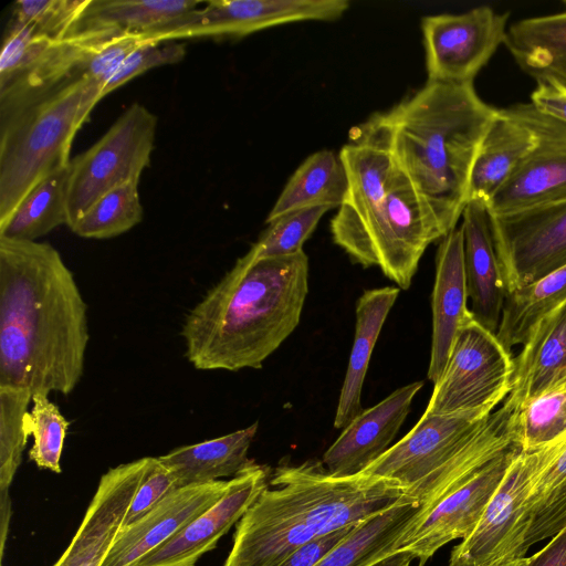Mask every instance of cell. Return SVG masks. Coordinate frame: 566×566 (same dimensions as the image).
Segmentation results:
<instances>
[{
  "label": "cell",
  "instance_id": "6",
  "mask_svg": "<svg viewBox=\"0 0 566 566\" xmlns=\"http://www.w3.org/2000/svg\"><path fill=\"white\" fill-rule=\"evenodd\" d=\"M102 90L96 80L73 77L0 111V226L36 184L69 167L74 137Z\"/></svg>",
  "mask_w": 566,
  "mask_h": 566
},
{
  "label": "cell",
  "instance_id": "1",
  "mask_svg": "<svg viewBox=\"0 0 566 566\" xmlns=\"http://www.w3.org/2000/svg\"><path fill=\"white\" fill-rule=\"evenodd\" d=\"M88 339L87 304L59 251L0 237V386L71 394Z\"/></svg>",
  "mask_w": 566,
  "mask_h": 566
},
{
  "label": "cell",
  "instance_id": "13",
  "mask_svg": "<svg viewBox=\"0 0 566 566\" xmlns=\"http://www.w3.org/2000/svg\"><path fill=\"white\" fill-rule=\"evenodd\" d=\"M510 12L497 13L489 6L463 13H442L421 21L429 82L473 83L507 33Z\"/></svg>",
  "mask_w": 566,
  "mask_h": 566
},
{
  "label": "cell",
  "instance_id": "37",
  "mask_svg": "<svg viewBox=\"0 0 566 566\" xmlns=\"http://www.w3.org/2000/svg\"><path fill=\"white\" fill-rule=\"evenodd\" d=\"M328 207H314L286 213L271 222L250 252L256 258H279L303 252V244Z\"/></svg>",
  "mask_w": 566,
  "mask_h": 566
},
{
  "label": "cell",
  "instance_id": "35",
  "mask_svg": "<svg viewBox=\"0 0 566 566\" xmlns=\"http://www.w3.org/2000/svg\"><path fill=\"white\" fill-rule=\"evenodd\" d=\"M515 442L523 451L538 449L566 432V382L530 399L514 411Z\"/></svg>",
  "mask_w": 566,
  "mask_h": 566
},
{
  "label": "cell",
  "instance_id": "47",
  "mask_svg": "<svg viewBox=\"0 0 566 566\" xmlns=\"http://www.w3.org/2000/svg\"><path fill=\"white\" fill-rule=\"evenodd\" d=\"M527 566H566V527L533 554Z\"/></svg>",
  "mask_w": 566,
  "mask_h": 566
},
{
  "label": "cell",
  "instance_id": "36",
  "mask_svg": "<svg viewBox=\"0 0 566 566\" xmlns=\"http://www.w3.org/2000/svg\"><path fill=\"white\" fill-rule=\"evenodd\" d=\"M70 421L48 395L32 396V408L27 416V430L33 443L29 458L38 468L60 473L61 457Z\"/></svg>",
  "mask_w": 566,
  "mask_h": 566
},
{
  "label": "cell",
  "instance_id": "23",
  "mask_svg": "<svg viewBox=\"0 0 566 566\" xmlns=\"http://www.w3.org/2000/svg\"><path fill=\"white\" fill-rule=\"evenodd\" d=\"M566 382V302L545 315L514 357L511 391L514 410L546 390Z\"/></svg>",
  "mask_w": 566,
  "mask_h": 566
},
{
  "label": "cell",
  "instance_id": "9",
  "mask_svg": "<svg viewBox=\"0 0 566 566\" xmlns=\"http://www.w3.org/2000/svg\"><path fill=\"white\" fill-rule=\"evenodd\" d=\"M157 117L133 103L90 148L71 159L67 182V226L99 197L128 182H139L150 165Z\"/></svg>",
  "mask_w": 566,
  "mask_h": 566
},
{
  "label": "cell",
  "instance_id": "25",
  "mask_svg": "<svg viewBox=\"0 0 566 566\" xmlns=\"http://www.w3.org/2000/svg\"><path fill=\"white\" fill-rule=\"evenodd\" d=\"M564 10L515 21L504 45L518 67L536 82L553 80L566 86V0Z\"/></svg>",
  "mask_w": 566,
  "mask_h": 566
},
{
  "label": "cell",
  "instance_id": "44",
  "mask_svg": "<svg viewBox=\"0 0 566 566\" xmlns=\"http://www.w3.org/2000/svg\"><path fill=\"white\" fill-rule=\"evenodd\" d=\"M559 441L560 446L555 459L532 485L526 501L528 517L531 512L566 479V432L559 437Z\"/></svg>",
  "mask_w": 566,
  "mask_h": 566
},
{
  "label": "cell",
  "instance_id": "26",
  "mask_svg": "<svg viewBox=\"0 0 566 566\" xmlns=\"http://www.w3.org/2000/svg\"><path fill=\"white\" fill-rule=\"evenodd\" d=\"M419 504L402 495L394 505L357 524L315 566H371L396 551L417 520Z\"/></svg>",
  "mask_w": 566,
  "mask_h": 566
},
{
  "label": "cell",
  "instance_id": "19",
  "mask_svg": "<svg viewBox=\"0 0 566 566\" xmlns=\"http://www.w3.org/2000/svg\"><path fill=\"white\" fill-rule=\"evenodd\" d=\"M422 386V381L408 384L363 409L325 451V469L335 476H353L379 459L391 447Z\"/></svg>",
  "mask_w": 566,
  "mask_h": 566
},
{
  "label": "cell",
  "instance_id": "2",
  "mask_svg": "<svg viewBox=\"0 0 566 566\" xmlns=\"http://www.w3.org/2000/svg\"><path fill=\"white\" fill-rule=\"evenodd\" d=\"M308 292L305 252L237 260L187 314L181 328L198 370L259 369L297 327Z\"/></svg>",
  "mask_w": 566,
  "mask_h": 566
},
{
  "label": "cell",
  "instance_id": "22",
  "mask_svg": "<svg viewBox=\"0 0 566 566\" xmlns=\"http://www.w3.org/2000/svg\"><path fill=\"white\" fill-rule=\"evenodd\" d=\"M461 218L470 311L479 323L496 334L507 291L488 208L483 202L470 200Z\"/></svg>",
  "mask_w": 566,
  "mask_h": 566
},
{
  "label": "cell",
  "instance_id": "46",
  "mask_svg": "<svg viewBox=\"0 0 566 566\" xmlns=\"http://www.w3.org/2000/svg\"><path fill=\"white\" fill-rule=\"evenodd\" d=\"M530 98L538 112L566 123V86L553 80H541Z\"/></svg>",
  "mask_w": 566,
  "mask_h": 566
},
{
  "label": "cell",
  "instance_id": "30",
  "mask_svg": "<svg viewBox=\"0 0 566 566\" xmlns=\"http://www.w3.org/2000/svg\"><path fill=\"white\" fill-rule=\"evenodd\" d=\"M197 0H91L78 29L146 34L196 10Z\"/></svg>",
  "mask_w": 566,
  "mask_h": 566
},
{
  "label": "cell",
  "instance_id": "38",
  "mask_svg": "<svg viewBox=\"0 0 566 566\" xmlns=\"http://www.w3.org/2000/svg\"><path fill=\"white\" fill-rule=\"evenodd\" d=\"M56 41L38 33L31 24L11 18L0 53V87L29 72Z\"/></svg>",
  "mask_w": 566,
  "mask_h": 566
},
{
  "label": "cell",
  "instance_id": "5",
  "mask_svg": "<svg viewBox=\"0 0 566 566\" xmlns=\"http://www.w3.org/2000/svg\"><path fill=\"white\" fill-rule=\"evenodd\" d=\"M514 409L505 401L483 420L424 413L416 426L359 474L391 481L416 500L412 530L488 463L517 446ZM518 447V446H517Z\"/></svg>",
  "mask_w": 566,
  "mask_h": 566
},
{
  "label": "cell",
  "instance_id": "28",
  "mask_svg": "<svg viewBox=\"0 0 566 566\" xmlns=\"http://www.w3.org/2000/svg\"><path fill=\"white\" fill-rule=\"evenodd\" d=\"M535 145L532 130L499 108V116L486 133L473 165L469 201L476 200L488 206Z\"/></svg>",
  "mask_w": 566,
  "mask_h": 566
},
{
  "label": "cell",
  "instance_id": "39",
  "mask_svg": "<svg viewBox=\"0 0 566 566\" xmlns=\"http://www.w3.org/2000/svg\"><path fill=\"white\" fill-rule=\"evenodd\" d=\"M91 0H20L13 4L12 17L31 24L52 40H62L78 29Z\"/></svg>",
  "mask_w": 566,
  "mask_h": 566
},
{
  "label": "cell",
  "instance_id": "41",
  "mask_svg": "<svg viewBox=\"0 0 566 566\" xmlns=\"http://www.w3.org/2000/svg\"><path fill=\"white\" fill-rule=\"evenodd\" d=\"M145 40L142 34L117 33L104 41L83 63L81 75L104 85L125 57Z\"/></svg>",
  "mask_w": 566,
  "mask_h": 566
},
{
  "label": "cell",
  "instance_id": "14",
  "mask_svg": "<svg viewBox=\"0 0 566 566\" xmlns=\"http://www.w3.org/2000/svg\"><path fill=\"white\" fill-rule=\"evenodd\" d=\"M500 112L532 130L536 145L488 203L489 214L513 213L566 198V123L531 103Z\"/></svg>",
  "mask_w": 566,
  "mask_h": 566
},
{
  "label": "cell",
  "instance_id": "12",
  "mask_svg": "<svg viewBox=\"0 0 566 566\" xmlns=\"http://www.w3.org/2000/svg\"><path fill=\"white\" fill-rule=\"evenodd\" d=\"M346 0H214L205 2L163 28L143 34L145 41L244 36L264 29L300 21H327L342 17Z\"/></svg>",
  "mask_w": 566,
  "mask_h": 566
},
{
  "label": "cell",
  "instance_id": "32",
  "mask_svg": "<svg viewBox=\"0 0 566 566\" xmlns=\"http://www.w3.org/2000/svg\"><path fill=\"white\" fill-rule=\"evenodd\" d=\"M67 182L69 167L36 184L0 226V237L36 241L59 226L67 224Z\"/></svg>",
  "mask_w": 566,
  "mask_h": 566
},
{
  "label": "cell",
  "instance_id": "34",
  "mask_svg": "<svg viewBox=\"0 0 566 566\" xmlns=\"http://www.w3.org/2000/svg\"><path fill=\"white\" fill-rule=\"evenodd\" d=\"M142 219L138 184L128 182L99 197L70 229L81 238L108 239L127 232Z\"/></svg>",
  "mask_w": 566,
  "mask_h": 566
},
{
  "label": "cell",
  "instance_id": "20",
  "mask_svg": "<svg viewBox=\"0 0 566 566\" xmlns=\"http://www.w3.org/2000/svg\"><path fill=\"white\" fill-rule=\"evenodd\" d=\"M229 486L230 480H218L175 490L120 531L102 566H133L217 503Z\"/></svg>",
  "mask_w": 566,
  "mask_h": 566
},
{
  "label": "cell",
  "instance_id": "3",
  "mask_svg": "<svg viewBox=\"0 0 566 566\" xmlns=\"http://www.w3.org/2000/svg\"><path fill=\"white\" fill-rule=\"evenodd\" d=\"M497 116L499 108L486 104L473 83L427 81L412 96L371 117L442 238L457 228L469 202L473 165Z\"/></svg>",
  "mask_w": 566,
  "mask_h": 566
},
{
  "label": "cell",
  "instance_id": "40",
  "mask_svg": "<svg viewBox=\"0 0 566 566\" xmlns=\"http://www.w3.org/2000/svg\"><path fill=\"white\" fill-rule=\"evenodd\" d=\"M185 55L186 46L175 41L164 43L144 41L125 57L108 78L102 90V96H106L134 77L154 67L179 63L184 60Z\"/></svg>",
  "mask_w": 566,
  "mask_h": 566
},
{
  "label": "cell",
  "instance_id": "48",
  "mask_svg": "<svg viewBox=\"0 0 566 566\" xmlns=\"http://www.w3.org/2000/svg\"><path fill=\"white\" fill-rule=\"evenodd\" d=\"M415 557L406 551L395 552L371 566H411Z\"/></svg>",
  "mask_w": 566,
  "mask_h": 566
},
{
  "label": "cell",
  "instance_id": "4",
  "mask_svg": "<svg viewBox=\"0 0 566 566\" xmlns=\"http://www.w3.org/2000/svg\"><path fill=\"white\" fill-rule=\"evenodd\" d=\"M402 495L391 481L335 476L322 462L281 464L237 523L223 566H276L303 544L356 525Z\"/></svg>",
  "mask_w": 566,
  "mask_h": 566
},
{
  "label": "cell",
  "instance_id": "15",
  "mask_svg": "<svg viewBox=\"0 0 566 566\" xmlns=\"http://www.w3.org/2000/svg\"><path fill=\"white\" fill-rule=\"evenodd\" d=\"M520 450L512 447L442 500L420 524L399 538L395 552H409L418 566H424L444 545L469 536Z\"/></svg>",
  "mask_w": 566,
  "mask_h": 566
},
{
  "label": "cell",
  "instance_id": "16",
  "mask_svg": "<svg viewBox=\"0 0 566 566\" xmlns=\"http://www.w3.org/2000/svg\"><path fill=\"white\" fill-rule=\"evenodd\" d=\"M156 457L119 464L104 473L70 544L52 566H102L132 501Z\"/></svg>",
  "mask_w": 566,
  "mask_h": 566
},
{
  "label": "cell",
  "instance_id": "24",
  "mask_svg": "<svg viewBox=\"0 0 566 566\" xmlns=\"http://www.w3.org/2000/svg\"><path fill=\"white\" fill-rule=\"evenodd\" d=\"M399 293L396 286L375 287L364 291L357 301L354 342L334 418L336 429H344L363 411L360 397L370 356Z\"/></svg>",
  "mask_w": 566,
  "mask_h": 566
},
{
  "label": "cell",
  "instance_id": "11",
  "mask_svg": "<svg viewBox=\"0 0 566 566\" xmlns=\"http://www.w3.org/2000/svg\"><path fill=\"white\" fill-rule=\"evenodd\" d=\"M489 216L507 293L566 265V198Z\"/></svg>",
  "mask_w": 566,
  "mask_h": 566
},
{
  "label": "cell",
  "instance_id": "43",
  "mask_svg": "<svg viewBox=\"0 0 566 566\" xmlns=\"http://www.w3.org/2000/svg\"><path fill=\"white\" fill-rule=\"evenodd\" d=\"M179 488L176 478L156 457L151 469L135 493L125 517L124 527L138 521L168 494Z\"/></svg>",
  "mask_w": 566,
  "mask_h": 566
},
{
  "label": "cell",
  "instance_id": "33",
  "mask_svg": "<svg viewBox=\"0 0 566 566\" xmlns=\"http://www.w3.org/2000/svg\"><path fill=\"white\" fill-rule=\"evenodd\" d=\"M29 389L0 386V505L11 503L9 490L21 464L29 433Z\"/></svg>",
  "mask_w": 566,
  "mask_h": 566
},
{
  "label": "cell",
  "instance_id": "7",
  "mask_svg": "<svg viewBox=\"0 0 566 566\" xmlns=\"http://www.w3.org/2000/svg\"><path fill=\"white\" fill-rule=\"evenodd\" d=\"M441 239L410 182L396 169L382 203L336 244L355 262L379 268L407 290L426 249Z\"/></svg>",
  "mask_w": 566,
  "mask_h": 566
},
{
  "label": "cell",
  "instance_id": "31",
  "mask_svg": "<svg viewBox=\"0 0 566 566\" xmlns=\"http://www.w3.org/2000/svg\"><path fill=\"white\" fill-rule=\"evenodd\" d=\"M565 302L566 265L506 294L497 338L511 352L525 343L537 322Z\"/></svg>",
  "mask_w": 566,
  "mask_h": 566
},
{
  "label": "cell",
  "instance_id": "49",
  "mask_svg": "<svg viewBox=\"0 0 566 566\" xmlns=\"http://www.w3.org/2000/svg\"><path fill=\"white\" fill-rule=\"evenodd\" d=\"M531 560L530 557H522L513 560H506V562H499L494 564L483 565V566H527Z\"/></svg>",
  "mask_w": 566,
  "mask_h": 566
},
{
  "label": "cell",
  "instance_id": "21",
  "mask_svg": "<svg viewBox=\"0 0 566 566\" xmlns=\"http://www.w3.org/2000/svg\"><path fill=\"white\" fill-rule=\"evenodd\" d=\"M461 227L446 234L439 243L432 290V340L428 378L434 384L448 361L454 337L472 315L468 305Z\"/></svg>",
  "mask_w": 566,
  "mask_h": 566
},
{
  "label": "cell",
  "instance_id": "8",
  "mask_svg": "<svg viewBox=\"0 0 566 566\" xmlns=\"http://www.w3.org/2000/svg\"><path fill=\"white\" fill-rule=\"evenodd\" d=\"M514 358L473 314L459 328L424 413L483 420L511 391Z\"/></svg>",
  "mask_w": 566,
  "mask_h": 566
},
{
  "label": "cell",
  "instance_id": "42",
  "mask_svg": "<svg viewBox=\"0 0 566 566\" xmlns=\"http://www.w3.org/2000/svg\"><path fill=\"white\" fill-rule=\"evenodd\" d=\"M566 527V479L530 514L524 548L551 538Z\"/></svg>",
  "mask_w": 566,
  "mask_h": 566
},
{
  "label": "cell",
  "instance_id": "27",
  "mask_svg": "<svg viewBox=\"0 0 566 566\" xmlns=\"http://www.w3.org/2000/svg\"><path fill=\"white\" fill-rule=\"evenodd\" d=\"M259 423L159 455L180 488L237 475L250 461L248 452Z\"/></svg>",
  "mask_w": 566,
  "mask_h": 566
},
{
  "label": "cell",
  "instance_id": "17",
  "mask_svg": "<svg viewBox=\"0 0 566 566\" xmlns=\"http://www.w3.org/2000/svg\"><path fill=\"white\" fill-rule=\"evenodd\" d=\"M270 476L265 465L250 460L230 479L228 491L217 503L133 566H195L200 557L212 551L221 537L237 525L269 485Z\"/></svg>",
  "mask_w": 566,
  "mask_h": 566
},
{
  "label": "cell",
  "instance_id": "18",
  "mask_svg": "<svg viewBox=\"0 0 566 566\" xmlns=\"http://www.w3.org/2000/svg\"><path fill=\"white\" fill-rule=\"evenodd\" d=\"M339 158L347 177V191L331 222L335 243L382 203L397 169L386 138L371 117L342 148Z\"/></svg>",
  "mask_w": 566,
  "mask_h": 566
},
{
  "label": "cell",
  "instance_id": "29",
  "mask_svg": "<svg viewBox=\"0 0 566 566\" xmlns=\"http://www.w3.org/2000/svg\"><path fill=\"white\" fill-rule=\"evenodd\" d=\"M347 191L339 154L324 149L310 155L293 172L266 217V223L293 211L314 207L336 208Z\"/></svg>",
  "mask_w": 566,
  "mask_h": 566
},
{
  "label": "cell",
  "instance_id": "45",
  "mask_svg": "<svg viewBox=\"0 0 566 566\" xmlns=\"http://www.w3.org/2000/svg\"><path fill=\"white\" fill-rule=\"evenodd\" d=\"M356 525L336 530L303 544L289 554L287 557L276 566H315L331 549L340 543Z\"/></svg>",
  "mask_w": 566,
  "mask_h": 566
},
{
  "label": "cell",
  "instance_id": "10",
  "mask_svg": "<svg viewBox=\"0 0 566 566\" xmlns=\"http://www.w3.org/2000/svg\"><path fill=\"white\" fill-rule=\"evenodd\" d=\"M559 438L513 459L472 533L453 547L448 566H483L526 557L530 526L526 501L535 479L559 450Z\"/></svg>",
  "mask_w": 566,
  "mask_h": 566
}]
</instances>
